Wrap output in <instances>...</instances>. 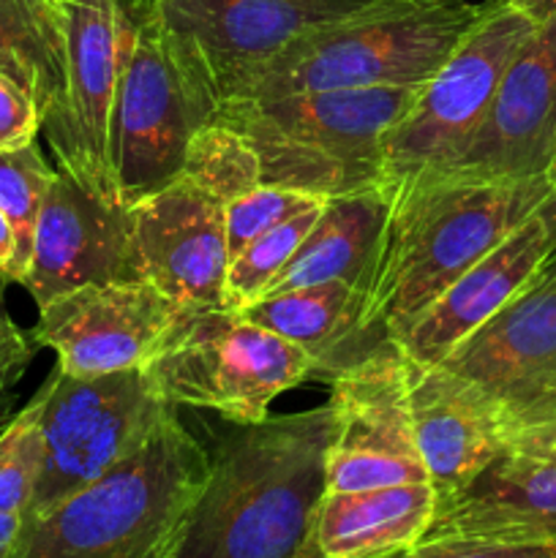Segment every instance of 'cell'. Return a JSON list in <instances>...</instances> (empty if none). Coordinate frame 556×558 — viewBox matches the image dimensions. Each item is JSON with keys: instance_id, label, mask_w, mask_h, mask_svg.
I'll use <instances>...</instances> for the list:
<instances>
[{"instance_id": "obj_1", "label": "cell", "mask_w": 556, "mask_h": 558, "mask_svg": "<svg viewBox=\"0 0 556 558\" xmlns=\"http://www.w3.org/2000/svg\"><path fill=\"white\" fill-rule=\"evenodd\" d=\"M379 191L385 221L354 281L343 365L379 343H396L463 270L551 196L545 178L488 180L456 172L420 174Z\"/></svg>"}, {"instance_id": "obj_2", "label": "cell", "mask_w": 556, "mask_h": 558, "mask_svg": "<svg viewBox=\"0 0 556 558\" xmlns=\"http://www.w3.org/2000/svg\"><path fill=\"white\" fill-rule=\"evenodd\" d=\"M330 430V403L234 425L210 452L172 558H300Z\"/></svg>"}, {"instance_id": "obj_3", "label": "cell", "mask_w": 556, "mask_h": 558, "mask_svg": "<svg viewBox=\"0 0 556 558\" xmlns=\"http://www.w3.org/2000/svg\"><path fill=\"white\" fill-rule=\"evenodd\" d=\"M207 466L174 414L123 466L27 515L9 558H172Z\"/></svg>"}, {"instance_id": "obj_4", "label": "cell", "mask_w": 556, "mask_h": 558, "mask_svg": "<svg viewBox=\"0 0 556 558\" xmlns=\"http://www.w3.org/2000/svg\"><path fill=\"white\" fill-rule=\"evenodd\" d=\"M420 90L423 85H390L221 98L216 120L249 136L262 183L333 199L379 189L387 136Z\"/></svg>"}, {"instance_id": "obj_5", "label": "cell", "mask_w": 556, "mask_h": 558, "mask_svg": "<svg viewBox=\"0 0 556 558\" xmlns=\"http://www.w3.org/2000/svg\"><path fill=\"white\" fill-rule=\"evenodd\" d=\"M483 3L368 0L309 31L240 76L221 98H278L338 87L425 85L463 41Z\"/></svg>"}, {"instance_id": "obj_6", "label": "cell", "mask_w": 556, "mask_h": 558, "mask_svg": "<svg viewBox=\"0 0 556 558\" xmlns=\"http://www.w3.org/2000/svg\"><path fill=\"white\" fill-rule=\"evenodd\" d=\"M218 104L221 93L200 54L147 0L112 114V167L125 205L180 178L191 140L216 120Z\"/></svg>"}, {"instance_id": "obj_7", "label": "cell", "mask_w": 556, "mask_h": 558, "mask_svg": "<svg viewBox=\"0 0 556 558\" xmlns=\"http://www.w3.org/2000/svg\"><path fill=\"white\" fill-rule=\"evenodd\" d=\"M41 398L44 466L25 518L123 466L178 414L147 368L85 379L55 368Z\"/></svg>"}, {"instance_id": "obj_8", "label": "cell", "mask_w": 556, "mask_h": 558, "mask_svg": "<svg viewBox=\"0 0 556 558\" xmlns=\"http://www.w3.org/2000/svg\"><path fill=\"white\" fill-rule=\"evenodd\" d=\"M147 371L174 407L254 425L283 392L316 376V360L238 311L210 308L191 311Z\"/></svg>"}, {"instance_id": "obj_9", "label": "cell", "mask_w": 556, "mask_h": 558, "mask_svg": "<svg viewBox=\"0 0 556 558\" xmlns=\"http://www.w3.org/2000/svg\"><path fill=\"white\" fill-rule=\"evenodd\" d=\"M439 365L483 398L507 452H556V254Z\"/></svg>"}, {"instance_id": "obj_10", "label": "cell", "mask_w": 556, "mask_h": 558, "mask_svg": "<svg viewBox=\"0 0 556 558\" xmlns=\"http://www.w3.org/2000/svg\"><path fill=\"white\" fill-rule=\"evenodd\" d=\"M537 31L510 0H485L450 58L418 93L385 142L379 185L442 172L467 153L488 118L501 76Z\"/></svg>"}, {"instance_id": "obj_11", "label": "cell", "mask_w": 556, "mask_h": 558, "mask_svg": "<svg viewBox=\"0 0 556 558\" xmlns=\"http://www.w3.org/2000/svg\"><path fill=\"white\" fill-rule=\"evenodd\" d=\"M60 9L65 74L41 131L60 172L98 199L129 207L114 180L112 114L147 0H60Z\"/></svg>"}, {"instance_id": "obj_12", "label": "cell", "mask_w": 556, "mask_h": 558, "mask_svg": "<svg viewBox=\"0 0 556 558\" xmlns=\"http://www.w3.org/2000/svg\"><path fill=\"white\" fill-rule=\"evenodd\" d=\"M333 430L325 490L392 488L431 483L418 452L409 403V360L396 343H379L330 376Z\"/></svg>"}, {"instance_id": "obj_13", "label": "cell", "mask_w": 556, "mask_h": 558, "mask_svg": "<svg viewBox=\"0 0 556 558\" xmlns=\"http://www.w3.org/2000/svg\"><path fill=\"white\" fill-rule=\"evenodd\" d=\"M191 311L142 278L98 281L41 305L31 336L52 349L55 368L85 379L147 368Z\"/></svg>"}, {"instance_id": "obj_14", "label": "cell", "mask_w": 556, "mask_h": 558, "mask_svg": "<svg viewBox=\"0 0 556 558\" xmlns=\"http://www.w3.org/2000/svg\"><path fill=\"white\" fill-rule=\"evenodd\" d=\"M131 229L142 281L194 311L223 308L229 251L221 202L180 174L131 205Z\"/></svg>"}, {"instance_id": "obj_15", "label": "cell", "mask_w": 556, "mask_h": 558, "mask_svg": "<svg viewBox=\"0 0 556 558\" xmlns=\"http://www.w3.org/2000/svg\"><path fill=\"white\" fill-rule=\"evenodd\" d=\"M140 278L131 207L109 205L65 172L47 191L22 287L41 308L49 300L98 281Z\"/></svg>"}, {"instance_id": "obj_16", "label": "cell", "mask_w": 556, "mask_h": 558, "mask_svg": "<svg viewBox=\"0 0 556 558\" xmlns=\"http://www.w3.org/2000/svg\"><path fill=\"white\" fill-rule=\"evenodd\" d=\"M556 254V202H543L499 245L463 270L412 325L396 347L414 365H439L512 298L534 281Z\"/></svg>"}, {"instance_id": "obj_17", "label": "cell", "mask_w": 556, "mask_h": 558, "mask_svg": "<svg viewBox=\"0 0 556 558\" xmlns=\"http://www.w3.org/2000/svg\"><path fill=\"white\" fill-rule=\"evenodd\" d=\"M164 25L183 38L218 93L259 69L309 31L352 14L368 0H153Z\"/></svg>"}, {"instance_id": "obj_18", "label": "cell", "mask_w": 556, "mask_h": 558, "mask_svg": "<svg viewBox=\"0 0 556 558\" xmlns=\"http://www.w3.org/2000/svg\"><path fill=\"white\" fill-rule=\"evenodd\" d=\"M556 156V14L537 25L510 63L488 118L442 172L488 180L545 178Z\"/></svg>"}, {"instance_id": "obj_19", "label": "cell", "mask_w": 556, "mask_h": 558, "mask_svg": "<svg viewBox=\"0 0 556 558\" xmlns=\"http://www.w3.org/2000/svg\"><path fill=\"white\" fill-rule=\"evenodd\" d=\"M556 545V452H505L447 499L423 539Z\"/></svg>"}, {"instance_id": "obj_20", "label": "cell", "mask_w": 556, "mask_h": 558, "mask_svg": "<svg viewBox=\"0 0 556 558\" xmlns=\"http://www.w3.org/2000/svg\"><path fill=\"white\" fill-rule=\"evenodd\" d=\"M409 403L414 441L436 499L461 490L507 452L483 398L445 365L409 363Z\"/></svg>"}, {"instance_id": "obj_21", "label": "cell", "mask_w": 556, "mask_h": 558, "mask_svg": "<svg viewBox=\"0 0 556 558\" xmlns=\"http://www.w3.org/2000/svg\"><path fill=\"white\" fill-rule=\"evenodd\" d=\"M431 483L319 496L300 558H392L425 537L436 515Z\"/></svg>"}, {"instance_id": "obj_22", "label": "cell", "mask_w": 556, "mask_h": 558, "mask_svg": "<svg viewBox=\"0 0 556 558\" xmlns=\"http://www.w3.org/2000/svg\"><path fill=\"white\" fill-rule=\"evenodd\" d=\"M382 221L385 196L379 189L327 199L319 221L267 294L325 281H358Z\"/></svg>"}, {"instance_id": "obj_23", "label": "cell", "mask_w": 556, "mask_h": 558, "mask_svg": "<svg viewBox=\"0 0 556 558\" xmlns=\"http://www.w3.org/2000/svg\"><path fill=\"white\" fill-rule=\"evenodd\" d=\"M238 314L303 347L316 360V376H333L347 360V338L354 319V281H325L265 294Z\"/></svg>"}, {"instance_id": "obj_24", "label": "cell", "mask_w": 556, "mask_h": 558, "mask_svg": "<svg viewBox=\"0 0 556 558\" xmlns=\"http://www.w3.org/2000/svg\"><path fill=\"white\" fill-rule=\"evenodd\" d=\"M0 71L25 87L47 118L65 74L60 0H0Z\"/></svg>"}, {"instance_id": "obj_25", "label": "cell", "mask_w": 556, "mask_h": 558, "mask_svg": "<svg viewBox=\"0 0 556 558\" xmlns=\"http://www.w3.org/2000/svg\"><path fill=\"white\" fill-rule=\"evenodd\" d=\"M180 174L227 207L259 189L262 161L249 136L213 120L194 134Z\"/></svg>"}, {"instance_id": "obj_26", "label": "cell", "mask_w": 556, "mask_h": 558, "mask_svg": "<svg viewBox=\"0 0 556 558\" xmlns=\"http://www.w3.org/2000/svg\"><path fill=\"white\" fill-rule=\"evenodd\" d=\"M325 202L278 223L276 229L245 245L234 259H229L227 278H223V308L240 311L270 292L276 278L281 276L283 267L292 262L303 240L309 238L314 223L319 221Z\"/></svg>"}, {"instance_id": "obj_27", "label": "cell", "mask_w": 556, "mask_h": 558, "mask_svg": "<svg viewBox=\"0 0 556 558\" xmlns=\"http://www.w3.org/2000/svg\"><path fill=\"white\" fill-rule=\"evenodd\" d=\"M55 172L58 169L49 167L36 142L16 150H0V210L5 213L16 238V265L11 272V281L16 283L31 262L33 232Z\"/></svg>"}, {"instance_id": "obj_28", "label": "cell", "mask_w": 556, "mask_h": 558, "mask_svg": "<svg viewBox=\"0 0 556 558\" xmlns=\"http://www.w3.org/2000/svg\"><path fill=\"white\" fill-rule=\"evenodd\" d=\"M41 390L0 430V512L25 518L44 466Z\"/></svg>"}, {"instance_id": "obj_29", "label": "cell", "mask_w": 556, "mask_h": 558, "mask_svg": "<svg viewBox=\"0 0 556 558\" xmlns=\"http://www.w3.org/2000/svg\"><path fill=\"white\" fill-rule=\"evenodd\" d=\"M319 196L305 194V191L287 189V185L262 183L251 194L240 196L238 202L223 207L227 216V251L229 259L240 254L249 243L262 238L265 232L276 229L278 223L289 221V218L300 216L309 207L319 205Z\"/></svg>"}, {"instance_id": "obj_30", "label": "cell", "mask_w": 556, "mask_h": 558, "mask_svg": "<svg viewBox=\"0 0 556 558\" xmlns=\"http://www.w3.org/2000/svg\"><path fill=\"white\" fill-rule=\"evenodd\" d=\"M392 558H556V545L491 543V539H420Z\"/></svg>"}, {"instance_id": "obj_31", "label": "cell", "mask_w": 556, "mask_h": 558, "mask_svg": "<svg viewBox=\"0 0 556 558\" xmlns=\"http://www.w3.org/2000/svg\"><path fill=\"white\" fill-rule=\"evenodd\" d=\"M44 114L25 87L0 71V150H16L36 142Z\"/></svg>"}, {"instance_id": "obj_32", "label": "cell", "mask_w": 556, "mask_h": 558, "mask_svg": "<svg viewBox=\"0 0 556 558\" xmlns=\"http://www.w3.org/2000/svg\"><path fill=\"white\" fill-rule=\"evenodd\" d=\"M38 343L22 332L5 314H0V401L14 396V387L31 368Z\"/></svg>"}, {"instance_id": "obj_33", "label": "cell", "mask_w": 556, "mask_h": 558, "mask_svg": "<svg viewBox=\"0 0 556 558\" xmlns=\"http://www.w3.org/2000/svg\"><path fill=\"white\" fill-rule=\"evenodd\" d=\"M16 265V238L14 229H11L9 218L0 210V272L11 281V272H14Z\"/></svg>"}, {"instance_id": "obj_34", "label": "cell", "mask_w": 556, "mask_h": 558, "mask_svg": "<svg viewBox=\"0 0 556 558\" xmlns=\"http://www.w3.org/2000/svg\"><path fill=\"white\" fill-rule=\"evenodd\" d=\"M22 515H5L0 512V558H9L22 532Z\"/></svg>"}, {"instance_id": "obj_35", "label": "cell", "mask_w": 556, "mask_h": 558, "mask_svg": "<svg viewBox=\"0 0 556 558\" xmlns=\"http://www.w3.org/2000/svg\"><path fill=\"white\" fill-rule=\"evenodd\" d=\"M523 16L534 22V25H543L545 20L556 14V0H510Z\"/></svg>"}, {"instance_id": "obj_36", "label": "cell", "mask_w": 556, "mask_h": 558, "mask_svg": "<svg viewBox=\"0 0 556 558\" xmlns=\"http://www.w3.org/2000/svg\"><path fill=\"white\" fill-rule=\"evenodd\" d=\"M16 412H20V409H16V396H11V398H5V401H0V430H3L5 425L11 423V417H14Z\"/></svg>"}, {"instance_id": "obj_37", "label": "cell", "mask_w": 556, "mask_h": 558, "mask_svg": "<svg viewBox=\"0 0 556 558\" xmlns=\"http://www.w3.org/2000/svg\"><path fill=\"white\" fill-rule=\"evenodd\" d=\"M545 180H548V189H551V196H554L556 202V156L551 158L548 169H545Z\"/></svg>"}]
</instances>
